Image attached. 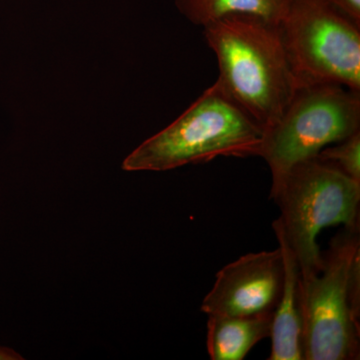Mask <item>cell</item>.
Segmentation results:
<instances>
[{
  "mask_svg": "<svg viewBox=\"0 0 360 360\" xmlns=\"http://www.w3.org/2000/svg\"><path fill=\"white\" fill-rule=\"evenodd\" d=\"M23 357L20 354L14 352L9 347L0 345V360H22Z\"/></svg>",
  "mask_w": 360,
  "mask_h": 360,
  "instance_id": "4fadbf2b",
  "label": "cell"
},
{
  "mask_svg": "<svg viewBox=\"0 0 360 360\" xmlns=\"http://www.w3.org/2000/svg\"><path fill=\"white\" fill-rule=\"evenodd\" d=\"M360 130V92L335 84L300 85L264 130L260 158L272 177Z\"/></svg>",
  "mask_w": 360,
  "mask_h": 360,
  "instance_id": "8992f818",
  "label": "cell"
},
{
  "mask_svg": "<svg viewBox=\"0 0 360 360\" xmlns=\"http://www.w3.org/2000/svg\"><path fill=\"white\" fill-rule=\"evenodd\" d=\"M284 283L283 255L272 251L248 253L225 265L201 304L207 315L248 316L276 311Z\"/></svg>",
  "mask_w": 360,
  "mask_h": 360,
  "instance_id": "52a82bcc",
  "label": "cell"
},
{
  "mask_svg": "<svg viewBox=\"0 0 360 360\" xmlns=\"http://www.w3.org/2000/svg\"><path fill=\"white\" fill-rule=\"evenodd\" d=\"M203 34L217 56L215 82L262 129H269L298 87L278 23L233 14L205 25Z\"/></svg>",
  "mask_w": 360,
  "mask_h": 360,
  "instance_id": "6da1fadb",
  "label": "cell"
},
{
  "mask_svg": "<svg viewBox=\"0 0 360 360\" xmlns=\"http://www.w3.org/2000/svg\"><path fill=\"white\" fill-rule=\"evenodd\" d=\"M278 26L298 86L335 84L360 92V27L328 0H290Z\"/></svg>",
  "mask_w": 360,
  "mask_h": 360,
  "instance_id": "5b68a950",
  "label": "cell"
},
{
  "mask_svg": "<svg viewBox=\"0 0 360 360\" xmlns=\"http://www.w3.org/2000/svg\"><path fill=\"white\" fill-rule=\"evenodd\" d=\"M274 315H208L206 347L210 359H245L259 341L271 335Z\"/></svg>",
  "mask_w": 360,
  "mask_h": 360,
  "instance_id": "9c48e42d",
  "label": "cell"
},
{
  "mask_svg": "<svg viewBox=\"0 0 360 360\" xmlns=\"http://www.w3.org/2000/svg\"><path fill=\"white\" fill-rule=\"evenodd\" d=\"M283 255L284 283L283 295L272 321L271 354L269 360H303L302 319L300 302V267L293 250L284 236L281 222L272 224Z\"/></svg>",
  "mask_w": 360,
  "mask_h": 360,
  "instance_id": "ba28073f",
  "label": "cell"
},
{
  "mask_svg": "<svg viewBox=\"0 0 360 360\" xmlns=\"http://www.w3.org/2000/svg\"><path fill=\"white\" fill-rule=\"evenodd\" d=\"M321 258L315 276H300L303 360H359V229H343Z\"/></svg>",
  "mask_w": 360,
  "mask_h": 360,
  "instance_id": "3957f363",
  "label": "cell"
},
{
  "mask_svg": "<svg viewBox=\"0 0 360 360\" xmlns=\"http://www.w3.org/2000/svg\"><path fill=\"white\" fill-rule=\"evenodd\" d=\"M264 129L215 82L167 129L122 162L125 172H167L219 158L259 156Z\"/></svg>",
  "mask_w": 360,
  "mask_h": 360,
  "instance_id": "7a4b0ae2",
  "label": "cell"
},
{
  "mask_svg": "<svg viewBox=\"0 0 360 360\" xmlns=\"http://www.w3.org/2000/svg\"><path fill=\"white\" fill-rule=\"evenodd\" d=\"M335 9H338L348 20L360 27V0H328Z\"/></svg>",
  "mask_w": 360,
  "mask_h": 360,
  "instance_id": "7c38bea8",
  "label": "cell"
},
{
  "mask_svg": "<svg viewBox=\"0 0 360 360\" xmlns=\"http://www.w3.org/2000/svg\"><path fill=\"white\" fill-rule=\"evenodd\" d=\"M316 158L360 184V130L321 149Z\"/></svg>",
  "mask_w": 360,
  "mask_h": 360,
  "instance_id": "8fae6325",
  "label": "cell"
},
{
  "mask_svg": "<svg viewBox=\"0 0 360 360\" xmlns=\"http://www.w3.org/2000/svg\"><path fill=\"white\" fill-rule=\"evenodd\" d=\"M177 9L193 25L202 26L233 14H250L279 23L290 0H174Z\"/></svg>",
  "mask_w": 360,
  "mask_h": 360,
  "instance_id": "30bf717a",
  "label": "cell"
},
{
  "mask_svg": "<svg viewBox=\"0 0 360 360\" xmlns=\"http://www.w3.org/2000/svg\"><path fill=\"white\" fill-rule=\"evenodd\" d=\"M270 198L281 210L284 236L295 253L302 279L321 266L317 238L324 229H359L360 184L316 156L272 177Z\"/></svg>",
  "mask_w": 360,
  "mask_h": 360,
  "instance_id": "277c9868",
  "label": "cell"
}]
</instances>
